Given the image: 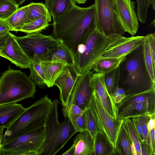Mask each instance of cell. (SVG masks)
<instances>
[{
  "mask_svg": "<svg viewBox=\"0 0 155 155\" xmlns=\"http://www.w3.org/2000/svg\"><path fill=\"white\" fill-rule=\"evenodd\" d=\"M109 37L96 28L91 32L85 44L84 49L75 56L74 66L79 74L91 71L95 62L106 46Z\"/></svg>",
  "mask_w": 155,
  "mask_h": 155,
  "instance_id": "ba28073f",
  "label": "cell"
},
{
  "mask_svg": "<svg viewBox=\"0 0 155 155\" xmlns=\"http://www.w3.org/2000/svg\"><path fill=\"white\" fill-rule=\"evenodd\" d=\"M79 74L74 65H67L54 83V86H57L60 90V99L63 107L68 105L71 93Z\"/></svg>",
  "mask_w": 155,
  "mask_h": 155,
  "instance_id": "9a60e30c",
  "label": "cell"
},
{
  "mask_svg": "<svg viewBox=\"0 0 155 155\" xmlns=\"http://www.w3.org/2000/svg\"><path fill=\"white\" fill-rule=\"evenodd\" d=\"M150 119L147 124V127L149 132L155 128V115L150 116Z\"/></svg>",
  "mask_w": 155,
  "mask_h": 155,
  "instance_id": "bcb514c9",
  "label": "cell"
},
{
  "mask_svg": "<svg viewBox=\"0 0 155 155\" xmlns=\"http://www.w3.org/2000/svg\"><path fill=\"white\" fill-rule=\"evenodd\" d=\"M0 56L3 57L8 59L7 58L5 55L3 53L1 52H0Z\"/></svg>",
  "mask_w": 155,
  "mask_h": 155,
  "instance_id": "f5cc1de1",
  "label": "cell"
},
{
  "mask_svg": "<svg viewBox=\"0 0 155 155\" xmlns=\"http://www.w3.org/2000/svg\"><path fill=\"white\" fill-rule=\"evenodd\" d=\"M123 120L132 143V147L135 150L136 155H142L141 140L131 118H125Z\"/></svg>",
  "mask_w": 155,
  "mask_h": 155,
  "instance_id": "f1b7e54d",
  "label": "cell"
},
{
  "mask_svg": "<svg viewBox=\"0 0 155 155\" xmlns=\"http://www.w3.org/2000/svg\"><path fill=\"white\" fill-rule=\"evenodd\" d=\"M76 133L87 130V119L86 110L78 117L72 124Z\"/></svg>",
  "mask_w": 155,
  "mask_h": 155,
  "instance_id": "74e56055",
  "label": "cell"
},
{
  "mask_svg": "<svg viewBox=\"0 0 155 155\" xmlns=\"http://www.w3.org/2000/svg\"><path fill=\"white\" fill-rule=\"evenodd\" d=\"M43 60L60 61L67 65L75 64L74 54L66 46L61 43Z\"/></svg>",
  "mask_w": 155,
  "mask_h": 155,
  "instance_id": "603a6c76",
  "label": "cell"
},
{
  "mask_svg": "<svg viewBox=\"0 0 155 155\" xmlns=\"http://www.w3.org/2000/svg\"><path fill=\"white\" fill-rule=\"evenodd\" d=\"M53 34L60 43L76 55L79 46L84 45L96 28L95 6L81 7L74 2L61 16L53 21Z\"/></svg>",
  "mask_w": 155,
  "mask_h": 155,
  "instance_id": "6da1fadb",
  "label": "cell"
},
{
  "mask_svg": "<svg viewBox=\"0 0 155 155\" xmlns=\"http://www.w3.org/2000/svg\"><path fill=\"white\" fill-rule=\"evenodd\" d=\"M17 5L19 6L24 2L26 0H11Z\"/></svg>",
  "mask_w": 155,
  "mask_h": 155,
  "instance_id": "681fc988",
  "label": "cell"
},
{
  "mask_svg": "<svg viewBox=\"0 0 155 155\" xmlns=\"http://www.w3.org/2000/svg\"><path fill=\"white\" fill-rule=\"evenodd\" d=\"M75 2H77L78 4H84L87 0H74Z\"/></svg>",
  "mask_w": 155,
  "mask_h": 155,
  "instance_id": "816d5d0a",
  "label": "cell"
},
{
  "mask_svg": "<svg viewBox=\"0 0 155 155\" xmlns=\"http://www.w3.org/2000/svg\"><path fill=\"white\" fill-rule=\"evenodd\" d=\"M74 155H94V140L87 130L79 132L74 139Z\"/></svg>",
  "mask_w": 155,
  "mask_h": 155,
  "instance_id": "d6986e66",
  "label": "cell"
},
{
  "mask_svg": "<svg viewBox=\"0 0 155 155\" xmlns=\"http://www.w3.org/2000/svg\"><path fill=\"white\" fill-rule=\"evenodd\" d=\"M145 36V40L143 45L144 60L147 70L152 80L155 83V70L153 67L148 37L147 35Z\"/></svg>",
  "mask_w": 155,
  "mask_h": 155,
  "instance_id": "d6a6232c",
  "label": "cell"
},
{
  "mask_svg": "<svg viewBox=\"0 0 155 155\" xmlns=\"http://www.w3.org/2000/svg\"><path fill=\"white\" fill-rule=\"evenodd\" d=\"M45 125L2 144L3 155H40L45 139Z\"/></svg>",
  "mask_w": 155,
  "mask_h": 155,
  "instance_id": "52a82bcc",
  "label": "cell"
},
{
  "mask_svg": "<svg viewBox=\"0 0 155 155\" xmlns=\"http://www.w3.org/2000/svg\"><path fill=\"white\" fill-rule=\"evenodd\" d=\"M96 28L103 35H122L125 32L117 18L114 0H94Z\"/></svg>",
  "mask_w": 155,
  "mask_h": 155,
  "instance_id": "30bf717a",
  "label": "cell"
},
{
  "mask_svg": "<svg viewBox=\"0 0 155 155\" xmlns=\"http://www.w3.org/2000/svg\"><path fill=\"white\" fill-rule=\"evenodd\" d=\"M10 31H0V52L2 51L6 47L7 43L9 36Z\"/></svg>",
  "mask_w": 155,
  "mask_h": 155,
  "instance_id": "60d3db41",
  "label": "cell"
},
{
  "mask_svg": "<svg viewBox=\"0 0 155 155\" xmlns=\"http://www.w3.org/2000/svg\"><path fill=\"white\" fill-rule=\"evenodd\" d=\"M86 110L87 114V131L94 139L97 132L100 130L96 117L93 110L89 107Z\"/></svg>",
  "mask_w": 155,
  "mask_h": 155,
  "instance_id": "e575fe53",
  "label": "cell"
},
{
  "mask_svg": "<svg viewBox=\"0 0 155 155\" xmlns=\"http://www.w3.org/2000/svg\"><path fill=\"white\" fill-rule=\"evenodd\" d=\"M114 150L116 154L133 155L132 143L123 119L119 130Z\"/></svg>",
  "mask_w": 155,
  "mask_h": 155,
  "instance_id": "44dd1931",
  "label": "cell"
},
{
  "mask_svg": "<svg viewBox=\"0 0 155 155\" xmlns=\"http://www.w3.org/2000/svg\"><path fill=\"white\" fill-rule=\"evenodd\" d=\"M2 53L12 63L21 68H29L31 64V60L26 55L14 37L9 32L6 47Z\"/></svg>",
  "mask_w": 155,
  "mask_h": 155,
  "instance_id": "2e32d148",
  "label": "cell"
},
{
  "mask_svg": "<svg viewBox=\"0 0 155 155\" xmlns=\"http://www.w3.org/2000/svg\"><path fill=\"white\" fill-rule=\"evenodd\" d=\"M114 2L117 18L125 32L134 35L139 27L135 10L136 2L131 0H114Z\"/></svg>",
  "mask_w": 155,
  "mask_h": 155,
  "instance_id": "5bb4252c",
  "label": "cell"
},
{
  "mask_svg": "<svg viewBox=\"0 0 155 155\" xmlns=\"http://www.w3.org/2000/svg\"><path fill=\"white\" fill-rule=\"evenodd\" d=\"M119 67L118 87L123 88L127 95L140 93L155 87L147 70L143 45L126 55Z\"/></svg>",
  "mask_w": 155,
  "mask_h": 155,
  "instance_id": "7a4b0ae2",
  "label": "cell"
},
{
  "mask_svg": "<svg viewBox=\"0 0 155 155\" xmlns=\"http://www.w3.org/2000/svg\"><path fill=\"white\" fill-rule=\"evenodd\" d=\"M44 4L42 2H31L28 5V10L25 24L42 17L51 18Z\"/></svg>",
  "mask_w": 155,
  "mask_h": 155,
  "instance_id": "4316f807",
  "label": "cell"
},
{
  "mask_svg": "<svg viewBox=\"0 0 155 155\" xmlns=\"http://www.w3.org/2000/svg\"><path fill=\"white\" fill-rule=\"evenodd\" d=\"M126 56L118 58L97 59L94 63L91 70L104 74L118 67L125 59Z\"/></svg>",
  "mask_w": 155,
  "mask_h": 155,
  "instance_id": "484cf974",
  "label": "cell"
},
{
  "mask_svg": "<svg viewBox=\"0 0 155 155\" xmlns=\"http://www.w3.org/2000/svg\"><path fill=\"white\" fill-rule=\"evenodd\" d=\"M51 18H41L25 24L19 31L28 34L40 32L46 29L49 26Z\"/></svg>",
  "mask_w": 155,
  "mask_h": 155,
  "instance_id": "83f0119b",
  "label": "cell"
},
{
  "mask_svg": "<svg viewBox=\"0 0 155 155\" xmlns=\"http://www.w3.org/2000/svg\"><path fill=\"white\" fill-rule=\"evenodd\" d=\"M74 2V0H45L44 5L54 21L69 9Z\"/></svg>",
  "mask_w": 155,
  "mask_h": 155,
  "instance_id": "cb8c5ba5",
  "label": "cell"
},
{
  "mask_svg": "<svg viewBox=\"0 0 155 155\" xmlns=\"http://www.w3.org/2000/svg\"><path fill=\"white\" fill-rule=\"evenodd\" d=\"M30 60L31 64L29 68L30 73L28 78L39 88H45V75L41 65L40 59L37 55L35 54Z\"/></svg>",
  "mask_w": 155,
  "mask_h": 155,
  "instance_id": "d4e9b609",
  "label": "cell"
},
{
  "mask_svg": "<svg viewBox=\"0 0 155 155\" xmlns=\"http://www.w3.org/2000/svg\"><path fill=\"white\" fill-rule=\"evenodd\" d=\"M40 63L44 73L46 85L48 88L54 86L55 81L67 65L60 61L47 60H41Z\"/></svg>",
  "mask_w": 155,
  "mask_h": 155,
  "instance_id": "ac0fdd59",
  "label": "cell"
},
{
  "mask_svg": "<svg viewBox=\"0 0 155 155\" xmlns=\"http://www.w3.org/2000/svg\"><path fill=\"white\" fill-rule=\"evenodd\" d=\"M94 73L91 70L79 74L71 93L68 105L65 107L74 104L83 110L87 108L94 91L91 81Z\"/></svg>",
  "mask_w": 155,
  "mask_h": 155,
  "instance_id": "4fadbf2b",
  "label": "cell"
},
{
  "mask_svg": "<svg viewBox=\"0 0 155 155\" xmlns=\"http://www.w3.org/2000/svg\"><path fill=\"white\" fill-rule=\"evenodd\" d=\"M17 11L10 17L6 19L11 27V31H12L14 28L16 22L17 16Z\"/></svg>",
  "mask_w": 155,
  "mask_h": 155,
  "instance_id": "ee69618b",
  "label": "cell"
},
{
  "mask_svg": "<svg viewBox=\"0 0 155 155\" xmlns=\"http://www.w3.org/2000/svg\"><path fill=\"white\" fill-rule=\"evenodd\" d=\"M59 100L52 101L45 127L46 136L40 155H54L65 145L74 134L71 122L65 119L61 123L58 120Z\"/></svg>",
  "mask_w": 155,
  "mask_h": 155,
  "instance_id": "5b68a950",
  "label": "cell"
},
{
  "mask_svg": "<svg viewBox=\"0 0 155 155\" xmlns=\"http://www.w3.org/2000/svg\"><path fill=\"white\" fill-rule=\"evenodd\" d=\"M36 86L25 73L9 66L0 77V106L34 98Z\"/></svg>",
  "mask_w": 155,
  "mask_h": 155,
  "instance_id": "277c9868",
  "label": "cell"
},
{
  "mask_svg": "<svg viewBox=\"0 0 155 155\" xmlns=\"http://www.w3.org/2000/svg\"><path fill=\"white\" fill-rule=\"evenodd\" d=\"M150 5H151L152 8L155 10V0H149Z\"/></svg>",
  "mask_w": 155,
  "mask_h": 155,
  "instance_id": "f907efd6",
  "label": "cell"
},
{
  "mask_svg": "<svg viewBox=\"0 0 155 155\" xmlns=\"http://www.w3.org/2000/svg\"><path fill=\"white\" fill-rule=\"evenodd\" d=\"M28 10V5L19 8L17 11V19L16 24L12 31H19L25 24Z\"/></svg>",
  "mask_w": 155,
  "mask_h": 155,
  "instance_id": "8d00e7d4",
  "label": "cell"
},
{
  "mask_svg": "<svg viewBox=\"0 0 155 155\" xmlns=\"http://www.w3.org/2000/svg\"><path fill=\"white\" fill-rule=\"evenodd\" d=\"M94 155H116L114 148L105 134L99 130L94 138Z\"/></svg>",
  "mask_w": 155,
  "mask_h": 155,
  "instance_id": "7402d4cb",
  "label": "cell"
},
{
  "mask_svg": "<svg viewBox=\"0 0 155 155\" xmlns=\"http://www.w3.org/2000/svg\"><path fill=\"white\" fill-rule=\"evenodd\" d=\"M119 78V66L113 70L104 74L105 85L109 94L111 97L115 89L118 87Z\"/></svg>",
  "mask_w": 155,
  "mask_h": 155,
  "instance_id": "f546056e",
  "label": "cell"
},
{
  "mask_svg": "<svg viewBox=\"0 0 155 155\" xmlns=\"http://www.w3.org/2000/svg\"><path fill=\"white\" fill-rule=\"evenodd\" d=\"M12 28L6 19H0V31H11Z\"/></svg>",
  "mask_w": 155,
  "mask_h": 155,
  "instance_id": "7bdbcfd3",
  "label": "cell"
},
{
  "mask_svg": "<svg viewBox=\"0 0 155 155\" xmlns=\"http://www.w3.org/2000/svg\"><path fill=\"white\" fill-rule=\"evenodd\" d=\"M14 37L30 60L35 54L43 60L61 43L52 35H46L40 32L28 34L22 37Z\"/></svg>",
  "mask_w": 155,
  "mask_h": 155,
  "instance_id": "9c48e42d",
  "label": "cell"
},
{
  "mask_svg": "<svg viewBox=\"0 0 155 155\" xmlns=\"http://www.w3.org/2000/svg\"><path fill=\"white\" fill-rule=\"evenodd\" d=\"M139 122L141 125L144 137L145 144L150 155H155L152 146L150 132L147 127V124L150 117L147 115H143L137 117Z\"/></svg>",
  "mask_w": 155,
  "mask_h": 155,
  "instance_id": "4dcf8cb0",
  "label": "cell"
},
{
  "mask_svg": "<svg viewBox=\"0 0 155 155\" xmlns=\"http://www.w3.org/2000/svg\"><path fill=\"white\" fill-rule=\"evenodd\" d=\"M11 0H0V19H6L10 17L19 8Z\"/></svg>",
  "mask_w": 155,
  "mask_h": 155,
  "instance_id": "1f68e13d",
  "label": "cell"
},
{
  "mask_svg": "<svg viewBox=\"0 0 155 155\" xmlns=\"http://www.w3.org/2000/svg\"><path fill=\"white\" fill-rule=\"evenodd\" d=\"M91 81L94 89L103 107L110 115L117 119L115 104L109 94L105 85L104 74L100 73H94Z\"/></svg>",
  "mask_w": 155,
  "mask_h": 155,
  "instance_id": "e0dca14e",
  "label": "cell"
},
{
  "mask_svg": "<svg viewBox=\"0 0 155 155\" xmlns=\"http://www.w3.org/2000/svg\"><path fill=\"white\" fill-rule=\"evenodd\" d=\"M21 104L13 103L0 106V128H7L23 112Z\"/></svg>",
  "mask_w": 155,
  "mask_h": 155,
  "instance_id": "ffe728a7",
  "label": "cell"
},
{
  "mask_svg": "<svg viewBox=\"0 0 155 155\" xmlns=\"http://www.w3.org/2000/svg\"><path fill=\"white\" fill-rule=\"evenodd\" d=\"M117 118L120 120L143 115H155V87L138 94L129 95L115 104Z\"/></svg>",
  "mask_w": 155,
  "mask_h": 155,
  "instance_id": "8992f818",
  "label": "cell"
},
{
  "mask_svg": "<svg viewBox=\"0 0 155 155\" xmlns=\"http://www.w3.org/2000/svg\"><path fill=\"white\" fill-rule=\"evenodd\" d=\"M109 37L106 46L98 59L118 58L126 56L143 45L145 36H133L126 38L122 35L113 34Z\"/></svg>",
  "mask_w": 155,
  "mask_h": 155,
  "instance_id": "8fae6325",
  "label": "cell"
},
{
  "mask_svg": "<svg viewBox=\"0 0 155 155\" xmlns=\"http://www.w3.org/2000/svg\"><path fill=\"white\" fill-rule=\"evenodd\" d=\"M127 96L123 88L118 87L115 89L111 97L114 103L116 104L120 103Z\"/></svg>",
  "mask_w": 155,
  "mask_h": 155,
  "instance_id": "f35d334b",
  "label": "cell"
},
{
  "mask_svg": "<svg viewBox=\"0 0 155 155\" xmlns=\"http://www.w3.org/2000/svg\"><path fill=\"white\" fill-rule=\"evenodd\" d=\"M4 128L2 127L0 128V155H2V140L3 136V134Z\"/></svg>",
  "mask_w": 155,
  "mask_h": 155,
  "instance_id": "c3c4849f",
  "label": "cell"
},
{
  "mask_svg": "<svg viewBox=\"0 0 155 155\" xmlns=\"http://www.w3.org/2000/svg\"><path fill=\"white\" fill-rule=\"evenodd\" d=\"M84 110L74 104H71L68 107H63L62 109L64 117L68 118L72 124L74 121L83 114Z\"/></svg>",
  "mask_w": 155,
  "mask_h": 155,
  "instance_id": "836d02e7",
  "label": "cell"
},
{
  "mask_svg": "<svg viewBox=\"0 0 155 155\" xmlns=\"http://www.w3.org/2000/svg\"><path fill=\"white\" fill-rule=\"evenodd\" d=\"M52 104L48 95L25 108L23 112L6 128L2 144L45 125Z\"/></svg>",
  "mask_w": 155,
  "mask_h": 155,
  "instance_id": "3957f363",
  "label": "cell"
},
{
  "mask_svg": "<svg viewBox=\"0 0 155 155\" xmlns=\"http://www.w3.org/2000/svg\"><path fill=\"white\" fill-rule=\"evenodd\" d=\"M131 118L140 137L141 143H145L141 126L139 122L137 117H132Z\"/></svg>",
  "mask_w": 155,
  "mask_h": 155,
  "instance_id": "b9f144b4",
  "label": "cell"
},
{
  "mask_svg": "<svg viewBox=\"0 0 155 155\" xmlns=\"http://www.w3.org/2000/svg\"><path fill=\"white\" fill-rule=\"evenodd\" d=\"M148 37L150 51L152 58L153 67L155 70V33H150L147 35Z\"/></svg>",
  "mask_w": 155,
  "mask_h": 155,
  "instance_id": "ab89813d",
  "label": "cell"
},
{
  "mask_svg": "<svg viewBox=\"0 0 155 155\" xmlns=\"http://www.w3.org/2000/svg\"><path fill=\"white\" fill-rule=\"evenodd\" d=\"M137 14L139 21L144 24L147 19L148 8L150 5L149 0H137Z\"/></svg>",
  "mask_w": 155,
  "mask_h": 155,
  "instance_id": "d590c367",
  "label": "cell"
},
{
  "mask_svg": "<svg viewBox=\"0 0 155 155\" xmlns=\"http://www.w3.org/2000/svg\"><path fill=\"white\" fill-rule=\"evenodd\" d=\"M149 132L153 151L155 153V128L151 129Z\"/></svg>",
  "mask_w": 155,
  "mask_h": 155,
  "instance_id": "f6af8a7d",
  "label": "cell"
},
{
  "mask_svg": "<svg viewBox=\"0 0 155 155\" xmlns=\"http://www.w3.org/2000/svg\"><path fill=\"white\" fill-rule=\"evenodd\" d=\"M93 110L96 117L98 127L106 135L115 148L116 140L122 120H118L105 110L94 90L88 107Z\"/></svg>",
  "mask_w": 155,
  "mask_h": 155,
  "instance_id": "7c38bea8",
  "label": "cell"
},
{
  "mask_svg": "<svg viewBox=\"0 0 155 155\" xmlns=\"http://www.w3.org/2000/svg\"><path fill=\"white\" fill-rule=\"evenodd\" d=\"M75 148L72 145L71 147L66 152L62 154V155H74Z\"/></svg>",
  "mask_w": 155,
  "mask_h": 155,
  "instance_id": "7dc6e473",
  "label": "cell"
}]
</instances>
